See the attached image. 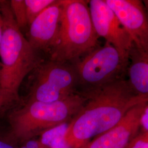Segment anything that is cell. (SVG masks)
<instances>
[{"label":"cell","instance_id":"obj_9","mask_svg":"<svg viewBox=\"0 0 148 148\" xmlns=\"http://www.w3.org/2000/svg\"><path fill=\"white\" fill-rule=\"evenodd\" d=\"M148 102L134 106L115 126L94 138L81 148H128L140 132V118Z\"/></svg>","mask_w":148,"mask_h":148},{"label":"cell","instance_id":"obj_8","mask_svg":"<svg viewBox=\"0 0 148 148\" xmlns=\"http://www.w3.org/2000/svg\"><path fill=\"white\" fill-rule=\"evenodd\" d=\"M88 6L95 32L122 54L129 57L132 41L116 14L106 0L88 1Z\"/></svg>","mask_w":148,"mask_h":148},{"label":"cell","instance_id":"obj_13","mask_svg":"<svg viewBox=\"0 0 148 148\" xmlns=\"http://www.w3.org/2000/svg\"><path fill=\"white\" fill-rule=\"evenodd\" d=\"M56 1V0H24L28 26L37 16Z\"/></svg>","mask_w":148,"mask_h":148},{"label":"cell","instance_id":"obj_5","mask_svg":"<svg viewBox=\"0 0 148 148\" xmlns=\"http://www.w3.org/2000/svg\"><path fill=\"white\" fill-rule=\"evenodd\" d=\"M129 57L106 42L84 56L74 65L82 94L100 89L118 80L127 72Z\"/></svg>","mask_w":148,"mask_h":148},{"label":"cell","instance_id":"obj_15","mask_svg":"<svg viewBox=\"0 0 148 148\" xmlns=\"http://www.w3.org/2000/svg\"><path fill=\"white\" fill-rule=\"evenodd\" d=\"M128 148H148V132L140 131L133 139Z\"/></svg>","mask_w":148,"mask_h":148},{"label":"cell","instance_id":"obj_20","mask_svg":"<svg viewBox=\"0 0 148 148\" xmlns=\"http://www.w3.org/2000/svg\"><path fill=\"white\" fill-rule=\"evenodd\" d=\"M3 21L2 19V16L0 12V43L2 39V34H3Z\"/></svg>","mask_w":148,"mask_h":148},{"label":"cell","instance_id":"obj_4","mask_svg":"<svg viewBox=\"0 0 148 148\" xmlns=\"http://www.w3.org/2000/svg\"><path fill=\"white\" fill-rule=\"evenodd\" d=\"M86 101L85 95L79 93L53 102L28 101L25 106L9 115L11 136L16 140L25 141L49 128L68 122Z\"/></svg>","mask_w":148,"mask_h":148},{"label":"cell","instance_id":"obj_19","mask_svg":"<svg viewBox=\"0 0 148 148\" xmlns=\"http://www.w3.org/2000/svg\"><path fill=\"white\" fill-rule=\"evenodd\" d=\"M0 148H18L8 138L0 137Z\"/></svg>","mask_w":148,"mask_h":148},{"label":"cell","instance_id":"obj_18","mask_svg":"<svg viewBox=\"0 0 148 148\" xmlns=\"http://www.w3.org/2000/svg\"><path fill=\"white\" fill-rule=\"evenodd\" d=\"M25 142L24 143L20 148H48L43 145L38 139V140H33V139H29L25 141Z\"/></svg>","mask_w":148,"mask_h":148},{"label":"cell","instance_id":"obj_21","mask_svg":"<svg viewBox=\"0 0 148 148\" xmlns=\"http://www.w3.org/2000/svg\"><path fill=\"white\" fill-rule=\"evenodd\" d=\"M143 2H144V4L145 5V7H147L148 8V1H143Z\"/></svg>","mask_w":148,"mask_h":148},{"label":"cell","instance_id":"obj_3","mask_svg":"<svg viewBox=\"0 0 148 148\" xmlns=\"http://www.w3.org/2000/svg\"><path fill=\"white\" fill-rule=\"evenodd\" d=\"M58 35L49 51L51 60L68 63L97 47L99 36L93 25L88 1L62 0Z\"/></svg>","mask_w":148,"mask_h":148},{"label":"cell","instance_id":"obj_12","mask_svg":"<svg viewBox=\"0 0 148 148\" xmlns=\"http://www.w3.org/2000/svg\"><path fill=\"white\" fill-rule=\"evenodd\" d=\"M69 122L47 130L40 134L38 140L48 148H71L65 140Z\"/></svg>","mask_w":148,"mask_h":148},{"label":"cell","instance_id":"obj_2","mask_svg":"<svg viewBox=\"0 0 148 148\" xmlns=\"http://www.w3.org/2000/svg\"><path fill=\"white\" fill-rule=\"evenodd\" d=\"M3 29L0 43V87L18 95L25 77L40 64L37 51L24 36L11 10L10 2L0 1Z\"/></svg>","mask_w":148,"mask_h":148},{"label":"cell","instance_id":"obj_16","mask_svg":"<svg viewBox=\"0 0 148 148\" xmlns=\"http://www.w3.org/2000/svg\"><path fill=\"white\" fill-rule=\"evenodd\" d=\"M18 97L10 90L0 87V109L17 99Z\"/></svg>","mask_w":148,"mask_h":148},{"label":"cell","instance_id":"obj_6","mask_svg":"<svg viewBox=\"0 0 148 148\" xmlns=\"http://www.w3.org/2000/svg\"><path fill=\"white\" fill-rule=\"evenodd\" d=\"M37 68L29 101L53 102L77 93L78 82L74 65L50 60Z\"/></svg>","mask_w":148,"mask_h":148},{"label":"cell","instance_id":"obj_14","mask_svg":"<svg viewBox=\"0 0 148 148\" xmlns=\"http://www.w3.org/2000/svg\"><path fill=\"white\" fill-rule=\"evenodd\" d=\"M10 5L16 23L21 30L28 26L24 0H12Z\"/></svg>","mask_w":148,"mask_h":148},{"label":"cell","instance_id":"obj_11","mask_svg":"<svg viewBox=\"0 0 148 148\" xmlns=\"http://www.w3.org/2000/svg\"><path fill=\"white\" fill-rule=\"evenodd\" d=\"M127 82L138 95L148 96V53L132 46L129 55Z\"/></svg>","mask_w":148,"mask_h":148},{"label":"cell","instance_id":"obj_10","mask_svg":"<svg viewBox=\"0 0 148 148\" xmlns=\"http://www.w3.org/2000/svg\"><path fill=\"white\" fill-rule=\"evenodd\" d=\"M62 9V1H56L29 25L27 39L36 51L49 52L53 47L58 35Z\"/></svg>","mask_w":148,"mask_h":148},{"label":"cell","instance_id":"obj_7","mask_svg":"<svg viewBox=\"0 0 148 148\" xmlns=\"http://www.w3.org/2000/svg\"><path fill=\"white\" fill-rule=\"evenodd\" d=\"M138 51L148 53V16L139 0H106Z\"/></svg>","mask_w":148,"mask_h":148},{"label":"cell","instance_id":"obj_1","mask_svg":"<svg viewBox=\"0 0 148 148\" xmlns=\"http://www.w3.org/2000/svg\"><path fill=\"white\" fill-rule=\"evenodd\" d=\"M82 95L86 101L69 122L64 137L71 148H81L115 126L134 106L148 101V96L135 93L124 79Z\"/></svg>","mask_w":148,"mask_h":148},{"label":"cell","instance_id":"obj_17","mask_svg":"<svg viewBox=\"0 0 148 148\" xmlns=\"http://www.w3.org/2000/svg\"><path fill=\"white\" fill-rule=\"evenodd\" d=\"M140 131L148 132V102L143 109L140 118Z\"/></svg>","mask_w":148,"mask_h":148}]
</instances>
